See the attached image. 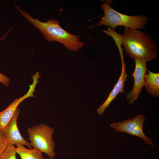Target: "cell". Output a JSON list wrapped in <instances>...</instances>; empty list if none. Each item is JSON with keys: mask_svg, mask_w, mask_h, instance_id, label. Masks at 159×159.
I'll return each mask as SVG.
<instances>
[{"mask_svg": "<svg viewBox=\"0 0 159 159\" xmlns=\"http://www.w3.org/2000/svg\"><path fill=\"white\" fill-rule=\"evenodd\" d=\"M115 34L127 54L133 59L148 62L156 58L158 54L156 44L148 34L126 27L122 34Z\"/></svg>", "mask_w": 159, "mask_h": 159, "instance_id": "1", "label": "cell"}, {"mask_svg": "<svg viewBox=\"0 0 159 159\" xmlns=\"http://www.w3.org/2000/svg\"><path fill=\"white\" fill-rule=\"evenodd\" d=\"M15 5V8L21 15L38 29L46 40L59 42L71 51H78L82 47L84 43L79 40V36L65 31L60 26L57 20L47 19L46 22L41 21L37 18H33L28 12L23 11Z\"/></svg>", "mask_w": 159, "mask_h": 159, "instance_id": "2", "label": "cell"}, {"mask_svg": "<svg viewBox=\"0 0 159 159\" xmlns=\"http://www.w3.org/2000/svg\"><path fill=\"white\" fill-rule=\"evenodd\" d=\"M104 16L97 26L106 25L113 30L117 26H124L131 29H138L145 27L148 17L143 15L130 16L120 13L113 9L108 4L104 3L101 5Z\"/></svg>", "mask_w": 159, "mask_h": 159, "instance_id": "3", "label": "cell"}, {"mask_svg": "<svg viewBox=\"0 0 159 159\" xmlns=\"http://www.w3.org/2000/svg\"><path fill=\"white\" fill-rule=\"evenodd\" d=\"M27 131L30 144L33 148L46 154L49 159L56 156L54 143L52 138L53 128L42 123L28 127Z\"/></svg>", "mask_w": 159, "mask_h": 159, "instance_id": "4", "label": "cell"}, {"mask_svg": "<svg viewBox=\"0 0 159 159\" xmlns=\"http://www.w3.org/2000/svg\"><path fill=\"white\" fill-rule=\"evenodd\" d=\"M145 118L142 114L122 122H113L110 125L116 132H122L143 139L145 143L153 147L151 138L146 136L143 131V125Z\"/></svg>", "mask_w": 159, "mask_h": 159, "instance_id": "5", "label": "cell"}, {"mask_svg": "<svg viewBox=\"0 0 159 159\" xmlns=\"http://www.w3.org/2000/svg\"><path fill=\"white\" fill-rule=\"evenodd\" d=\"M41 75L39 72H36L32 76L33 82L29 85L27 93L19 98H16L5 109L0 112V129L3 130L6 126L13 117L19 105L24 100L30 97H35L34 93Z\"/></svg>", "mask_w": 159, "mask_h": 159, "instance_id": "6", "label": "cell"}, {"mask_svg": "<svg viewBox=\"0 0 159 159\" xmlns=\"http://www.w3.org/2000/svg\"><path fill=\"white\" fill-rule=\"evenodd\" d=\"M134 60L135 67L132 75L134 78L133 88L126 97V100L130 104H133L137 100L141 92L142 88L144 86L145 76L147 70V61L138 59Z\"/></svg>", "mask_w": 159, "mask_h": 159, "instance_id": "7", "label": "cell"}, {"mask_svg": "<svg viewBox=\"0 0 159 159\" xmlns=\"http://www.w3.org/2000/svg\"><path fill=\"white\" fill-rule=\"evenodd\" d=\"M20 112V109L18 107L3 131L9 144L13 145L21 144L27 146L29 149H32V146L30 143L23 138L18 128L17 120Z\"/></svg>", "mask_w": 159, "mask_h": 159, "instance_id": "8", "label": "cell"}, {"mask_svg": "<svg viewBox=\"0 0 159 159\" xmlns=\"http://www.w3.org/2000/svg\"><path fill=\"white\" fill-rule=\"evenodd\" d=\"M120 56L122 62V69L120 75L107 99L97 109V113L99 115H101L103 114L105 109L108 107L110 103L119 93H123L124 92L125 83L127 80L128 74L126 72V65L124 61L123 55H121Z\"/></svg>", "mask_w": 159, "mask_h": 159, "instance_id": "9", "label": "cell"}, {"mask_svg": "<svg viewBox=\"0 0 159 159\" xmlns=\"http://www.w3.org/2000/svg\"><path fill=\"white\" fill-rule=\"evenodd\" d=\"M148 73L145 76L144 86L145 89L151 96H159V73L152 72L147 70Z\"/></svg>", "mask_w": 159, "mask_h": 159, "instance_id": "10", "label": "cell"}, {"mask_svg": "<svg viewBox=\"0 0 159 159\" xmlns=\"http://www.w3.org/2000/svg\"><path fill=\"white\" fill-rule=\"evenodd\" d=\"M16 151L21 159H49V158H44L42 153L35 148H26L24 145L21 144H16Z\"/></svg>", "mask_w": 159, "mask_h": 159, "instance_id": "11", "label": "cell"}, {"mask_svg": "<svg viewBox=\"0 0 159 159\" xmlns=\"http://www.w3.org/2000/svg\"><path fill=\"white\" fill-rule=\"evenodd\" d=\"M16 153L14 145L9 144L0 159H16Z\"/></svg>", "mask_w": 159, "mask_h": 159, "instance_id": "12", "label": "cell"}, {"mask_svg": "<svg viewBox=\"0 0 159 159\" xmlns=\"http://www.w3.org/2000/svg\"><path fill=\"white\" fill-rule=\"evenodd\" d=\"M9 144L3 130L0 129V158L7 148Z\"/></svg>", "mask_w": 159, "mask_h": 159, "instance_id": "13", "label": "cell"}, {"mask_svg": "<svg viewBox=\"0 0 159 159\" xmlns=\"http://www.w3.org/2000/svg\"><path fill=\"white\" fill-rule=\"evenodd\" d=\"M9 78L7 76L0 72V83L5 87H7L9 86Z\"/></svg>", "mask_w": 159, "mask_h": 159, "instance_id": "14", "label": "cell"}, {"mask_svg": "<svg viewBox=\"0 0 159 159\" xmlns=\"http://www.w3.org/2000/svg\"><path fill=\"white\" fill-rule=\"evenodd\" d=\"M11 29H9L8 32H7L6 34H5L2 37L0 38V41L4 39L5 38V37H6V36L7 35V34L9 32V31L11 30Z\"/></svg>", "mask_w": 159, "mask_h": 159, "instance_id": "15", "label": "cell"}, {"mask_svg": "<svg viewBox=\"0 0 159 159\" xmlns=\"http://www.w3.org/2000/svg\"></svg>", "mask_w": 159, "mask_h": 159, "instance_id": "16", "label": "cell"}]
</instances>
